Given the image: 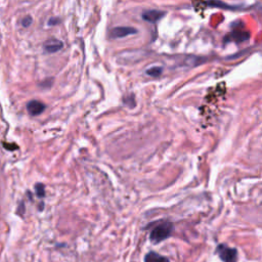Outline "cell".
<instances>
[{
  "label": "cell",
  "mask_w": 262,
  "mask_h": 262,
  "mask_svg": "<svg viewBox=\"0 0 262 262\" xmlns=\"http://www.w3.org/2000/svg\"><path fill=\"white\" fill-rule=\"evenodd\" d=\"M173 231V223L170 221H160L152 229L150 233V240L154 244H159L168 237H170Z\"/></svg>",
  "instance_id": "6da1fadb"
},
{
  "label": "cell",
  "mask_w": 262,
  "mask_h": 262,
  "mask_svg": "<svg viewBox=\"0 0 262 262\" xmlns=\"http://www.w3.org/2000/svg\"><path fill=\"white\" fill-rule=\"evenodd\" d=\"M215 252L223 262L237 261V250L235 248H230L225 244H219L216 247Z\"/></svg>",
  "instance_id": "7a4b0ae2"
},
{
  "label": "cell",
  "mask_w": 262,
  "mask_h": 262,
  "mask_svg": "<svg viewBox=\"0 0 262 262\" xmlns=\"http://www.w3.org/2000/svg\"><path fill=\"white\" fill-rule=\"evenodd\" d=\"M250 38V33L242 30H233L229 35H226L225 41H233L235 43H242Z\"/></svg>",
  "instance_id": "3957f363"
},
{
  "label": "cell",
  "mask_w": 262,
  "mask_h": 262,
  "mask_svg": "<svg viewBox=\"0 0 262 262\" xmlns=\"http://www.w3.org/2000/svg\"><path fill=\"white\" fill-rule=\"evenodd\" d=\"M63 47H64V43L57 38H51V39L46 40L43 44V49H44L45 53H47V54L58 53Z\"/></svg>",
  "instance_id": "277c9868"
},
{
  "label": "cell",
  "mask_w": 262,
  "mask_h": 262,
  "mask_svg": "<svg viewBox=\"0 0 262 262\" xmlns=\"http://www.w3.org/2000/svg\"><path fill=\"white\" fill-rule=\"evenodd\" d=\"M137 30L132 27H116L111 31V37L113 38H123L128 35H134Z\"/></svg>",
  "instance_id": "5b68a950"
},
{
  "label": "cell",
  "mask_w": 262,
  "mask_h": 262,
  "mask_svg": "<svg viewBox=\"0 0 262 262\" xmlns=\"http://www.w3.org/2000/svg\"><path fill=\"white\" fill-rule=\"evenodd\" d=\"M164 16H165V12L150 10V11H146L142 14V19L148 23L156 24L158 21H160L162 18H164Z\"/></svg>",
  "instance_id": "8992f818"
},
{
  "label": "cell",
  "mask_w": 262,
  "mask_h": 262,
  "mask_svg": "<svg viewBox=\"0 0 262 262\" xmlns=\"http://www.w3.org/2000/svg\"><path fill=\"white\" fill-rule=\"evenodd\" d=\"M46 106L39 102V101H30L28 104H27V111L28 113L31 115V116H38L40 114H42L45 110Z\"/></svg>",
  "instance_id": "52a82bcc"
},
{
  "label": "cell",
  "mask_w": 262,
  "mask_h": 262,
  "mask_svg": "<svg viewBox=\"0 0 262 262\" xmlns=\"http://www.w3.org/2000/svg\"><path fill=\"white\" fill-rule=\"evenodd\" d=\"M145 262H170V261L167 257L152 251L145 256Z\"/></svg>",
  "instance_id": "ba28073f"
},
{
  "label": "cell",
  "mask_w": 262,
  "mask_h": 262,
  "mask_svg": "<svg viewBox=\"0 0 262 262\" xmlns=\"http://www.w3.org/2000/svg\"><path fill=\"white\" fill-rule=\"evenodd\" d=\"M207 5L210 6V7H213V8H219V9H224V10H236V9H239L237 7H230V6L220 2V0H208Z\"/></svg>",
  "instance_id": "9c48e42d"
},
{
  "label": "cell",
  "mask_w": 262,
  "mask_h": 262,
  "mask_svg": "<svg viewBox=\"0 0 262 262\" xmlns=\"http://www.w3.org/2000/svg\"><path fill=\"white\" fill-rule=\"evenodd\" d=\"M162 72H163V68H162V67H158V66H157V67H152V68L148 69L146 73H147L149 76H151V77H155V78H157V77L161 76Z\"/></svg>",
  "instance_id": "30bf717a"
},
{
  "label": "cell",
  "mask_w": 262,
  "mask_h": 262,
  "mask_svg": "<svg viewBox=\"0 0 262 262\" xmlns=\"http://www.w3.org/2000/svg\"><path fill=\"white\" fill-rule=\"evenodd\" d=\"M35 192L38 198H44L45 197V187L43 183H36L35 184Z\"/></svg>",
  "instance_id": "8fae6325"
},
{
  "label": "cell",
  "mask_w": 262,
  "mask_h": 262,
  "mask_svg": "<svg viewBox=\"0 0 262 262\" xmlns=\"http://www.w3.org/2000/svg\"><path fill=\"white\" fill-rule=\"evenodd\" d=\"M32 22H33V20H32V18H31L30 16H27V17L23 18V19H22V21H21L22 26H23V27H25V28L29 27V26L32 24Z\"/></svg>",
  "instance_id": "7c38bea8"
},
{
  "label": "cell",
  "mask_w": 262,
  "mask_h": 262,
  "mask_svg": "<svg viewBox=\"0 0 262 262\" xmlns=\"http://www.w3.org/2000/svg\"><path fill=\"white\" fill-rule=\"evenodd\" d=\"M4 147L9 150V151H14V150H18V146L12 144V145H8V142H4Z\"/></svg>",
  "instance_id": "4fadbf2b"
},
{
  "label": "cell",
  "mask_w": 262,
  "mask_h": 262,
  "mask_svg": "<svg viewBox=\"0 0 262 262\" xmlns=\"http://www.w3.org/2000/svg\"><path fill=\"white\" fill-rule=\"evenodd\" d=\"M60 19L59 18H52V19H50V21H49V25L50 26H56V25H58V24H60Z\"/></svg>",
  "instance_id": "5bb4252c"
}]
</instances>
